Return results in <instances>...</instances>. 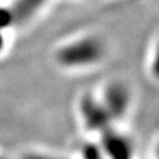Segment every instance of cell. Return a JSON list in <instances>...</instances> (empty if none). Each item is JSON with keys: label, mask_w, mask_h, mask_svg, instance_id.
<instances>
[{"label": "cell", "mask_w": 159, "mask_h": 159, "mask_svg": "<svg viewBox=\"0 0 159 159\" xmlns=\"http://www.w3.org/2000/svg\"><path fill=\"white\" fill-rule=\"evenodd\" d=\"M102 148L107 159L133 158V150L130 140L111 127L102 132Z\"/></svg>", "instance_id": "2"}, {"label": "cell", "mask_w": 159, "mask_h": 159, "mask_svg": "<svg viewBox=\"0 0 159 159\" xmlns=\"http://www.w3.org/2000/svg\"><path fill=\"white\" fill-rule=\"evenodd\" d=\"M24 159H63L58 158V157H52V156H47V154H40V153H31L25 156Z\"/></svg>", "instance_id": "5"}, {"label": "cell", "mask_w": 159, "mask_h": 159, "mask_svg": "<svg viewBox=\"0 0 159 159\" xmlns=\"http://www.w3.org/2000/svg\"><path fill=\"white\" fill-rule=\"evenodd\" d=\"M158 156H159V150H158Z\"/></svg>", "instance_id": "7"}, {"label": "cell", "mask_w": 159, "mask_h": 159, "mask_svg": "<svg viewBox=\"0 0 159 159\" xmlns=\"http://www.w3.org/2000/svg\"><path fill=\"white\" fill-rule=\"evenodd\" d=\"M80 113L85 125L91 131L104 132L110 129L112 117L108 113L102 102H99L92 97H85L80 102Z\"/></svg>", "instance_id": "1"}, {"label": "cell", "mask_w": 159, "mask_h": 159, "mask_svg": "<svg viewBox=\"0 0 159 159\" xmlns=\"http://www.w3.org/2000/svg\"><path fill=\"white\" fill-rule=\"evenodd\" d=\"M0 159H2V158H1V157H0Z\"/></svg>", "instance_id": "8"}, {"label": "cell", "mask_w": 159, "mask_h": 159, "mask_svg": "<svg viewBox=\"0 0 159 159\" xmlns=\"http://www.w3.org/2000/svg\"><path fill=\"white\" fill-rule=\"evenodd\" d=\"M108 113L111 114L112 119L121 118L126 113L129 104H130V97L129 92L126 91L125 87L120 85L110 86L104 96V102Z\"/></svg>", "instance_id": "3"}, {"label": "cell", "mask_w": 159, "mask_h": 159, "mask_svg": "<svg viewBox=\"0 0 159 159\" xmlns=\"http://www.w3.org/2000/svg\"><path fill=\"white\" fill-rule=\"evenodd\" d=\"M81 158L83 159H105V153L102 151V146H98L96 144H86L81 148Z\"/></svg>", "instance_id": "4"}, {"label": "cell", "mask_w": 159, "mask_h": 159, "mask_svg": "<svg viewBox=\"0 0 159 159\" xmlns=\"http://www.w3.org/2000/svg\"><path fill=\"white\" fill-rule=\"evenodd\" d=\"M154 74L159 77V56L157 58V60H156V63H154Z\"/></svg>", "instance_id": "6"}]
</instances>
